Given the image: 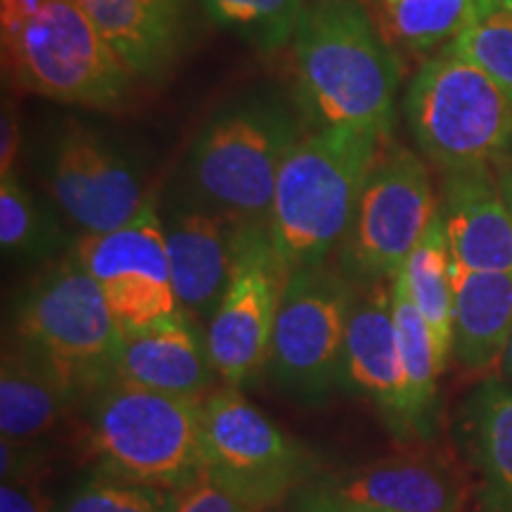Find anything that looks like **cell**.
Listing matches in <instances>:
<instances>
[{
    "label": "cell",
    "instance_id": "6da1fadb",
    "mask_svg": "<svg viewBox=\"0 0 512 512\" xmlns=\"http://www.w3.org/2000/svg\"><path fill=\"white\" fill-rule=\"evenodd\" d=\"M294 43V102L309 131L354 128L389 138L401 62L363 0H306Z\"/></svg>",
    "mask_w": 512,
    "mask_h": 512
},
{
    "label": "cell",
    "instance_id": "7a4b0ae2",
    "mask_svg": "<svg viewBox=\"0 0 512 512\" xmlns=\"http://www.w3.org/2000/svg\"><path fill=\"white\" fill-rule=\"evenodd\" d=\"M302 126V114L273 88L238 95L192 140L178 192L242 228L268 230L275 183Z\"/></svg>",
    "mask_w": 512,
    "mask_h": 512
},
{
    "label": "cell",
    "instance_id": "3957f363",
    "mask_svg": "<svg viewBox=\"0 0 512 512\" xmlns=\"http://www.w3.org/2000/svg\"><path fill=\"white\" fill-rule=\"evenodd\" d=\"M389 138L354 128L309 131L292 147L275 183L273 249L287 273L328 264L354 216L358 195Z\"/></svg>",
    "mask_w": 512,
    "mask_h": 512
},
{
    "label": "cell",
    "instance_id": "277c9868",
    "mask_svg": "<svg viewBox=\"0 0 512 512\" xmlns=\"http://www.w3.org/2000/svg\"><path fill=\"white\" fill-rule=\"evenodd\" d=\"M83 406V446L95 475L169 491L204 475L202 401L112 380Z\"/></svg>",
    "mask_w": 512,
    "mask_h": 512
},
{
    "label": "cell",
    "instance_id": "5b68a950",
    "mask_svg": "<svg viewBox=\"0 0 512 512\" xmlns=\"http://www.w3.org/2000/svg\"><path fill=\"white\" fill-rule=\"evenodd\" d=\"M10 342L43 363L83 406L114 380L121 330L100 285L69 252L19 294Z\"/></svg>",
    "mask_w": 512,
    "mask_h": 512
},
{
    "label": "cell",
    "instance_id": "8992f818",
    "mask_svg": "<svg viewBox=\"0 0 512 512\" xmlns=\"http://www.w3.org/2000/svg\"><path fill=\"white\" fill-rule=\"evenodd\" d=\"M406 119L422 155L441 171L496 166L512 157V102L451 46L415 72Z\"/></svg>",
    "mask_w": 512,
    "mask_h": 512
},
{
    "label": "cell",
    "instance_id": "52a82bcc",
    "mask_svg": "<svg viewBox=\"0 0 512 512\" xmlns=\"http://www.w3.org/2000/svg\"><path fill=\"white\" fill-rule=\"evenodd\" d=\"M3 53L19 88L62 105L119 110L131 95L133 74L79 0H46L3 34Z\"/></svg>",
    "mask_w": 512,
    "mask_h": 512
},
{
    "label": "cell",
    "instance_id": "ba28073f",
    "mask_svg": "<svg viewBox=\"0 0 512 512\" xmlns=\"http://www.w3.org/2000/svg\"><path fill=\"white\" fill-rule=\"evenodd\" d=\"M356 285L337 266L287 273L264 373L280 394L320 408L342 392V349Z\"/></svg>",
    "mask_w": 512,
    "mask_h": 512
},
{
    "label": "cell",
    "instance_id": "9c48e42d",
    "mask_svg": "<svg viewBox=\"0 0 512 512\" xmlns=\"http://www.w3.org/2000/svg\"><path fill=\"white\" fill-rule=\"evenodd\" d=\"M202 444L204 472L254 512L287 503L320 472L316 453L228 384L202 401Z\"/></svg>",
    "mask_w": 512,
    "mask_h": 512
},
{
    "label": "cell",
    "instance_id": "30bf717a",
    "mask_svg": "<svg viewBox=\"0 0 512 512\" xmlns=\"http://www.w3.org/2000/svg\"><path fill=\"white\" fill-rule=\"evenodd\" d=\"M437 211L425 162L406 147L384 145L335 254L337 268L351 283H392Z\"/></svg>",
    "mask_w": 512,
    "mask_h": 512
},
{
    "label": "cell",
    "instance_id": "8fae6325",
    "mask_svg": "<svg viewBox=\"0 0 512 512\" xmlns=\"http://www.w3.org/2000/svg\"><path fill=\"white\" fill-rule=\"evenodd\" d=\"M467 479L432 444L320 470L287 498V512H463Z\"/></svg>",
    "mask_w": 512,
    "mask_h": 512
},
{
    "label": "cell",
    "instance_id": "7c38bea8",
    "mask_svg": "<svg viewBox=\"0 0 512 512\" xmlns=\"http://www.w3.org/2000/svg\"><path fill=\"white\" fill-rule=\"evenodd\" d=\"M41 174L57 211L79 235L126 226L155 200L133 159L76 119H64L43 145Z\"/></svg>",
    "mask_w": 512,
    "mask_h": 512
},
{
    "label": "cell",
    "instance_id": "4fadbf2b",
    "mask_svg": "<svg viewBox=\"0 0 512 512\" xmlns=\"http://www.w3.org/2000/svg\"><path fill=\"white\" fill-rule=\"evenodd\" d=\"M72 252L100 285L121 335L150 328L178 311L164 223L155 200L126 226L79 235Z\"/></svg>",
    "mask_w": 512,
    "mask_h": 512
},
{
    "label": "cell",
    "instance_id": "5bb4252c",
    "mask_svg": "<svg viewBox=\"0 0 512 512\" xmlns=\"http://www.w3.org/2000/svg\"><path fill=\"white\" fill-rule=\"evenodd\" d=\"M285 280L268 230H249L226 294L204 330L211 363L228 387L242 389L264 373Z\"/></svg>",
    "mask_w": 512,
    "mask_h": 512
},
{
    "label": "cell",
    "instance_id": "9a60e30c",
    "mask_svg": "<svg viewBox=\"0 0 512 512\" xmlns=\"http://www.w3.org/2000/svg\"><path fill=\"white\" fill-rule=\"evenodd\" d=\"M347 318L339 387L363 399L399 446H413L406 418V392L394 323V280L354 283Z\"/></svg>",
    "mask_w": 512,
    "mask_h": 512
},
{
    "label": "cell",
    "instance_id": "2e32d148",
    "mask_svg": "<svg viewBox=\"0 0 512 512\" xmlns=\"http://www.w3.org/2000/svg\"><path fill=\"white\" fill-rule=\"evenodd\" d=\"M162 223L178 309L207 330L233 278L247 233L256 228H242L188 200L183 192L166 204Z\"/></svg>",
    "mask_w": 512,
    "mask_h": 512
},
{
    "label": "cell",
    "instance_id": "e0dca14e",
    "mask_svg": "<svg viewBox=\"0 0 512 512\" xmlns=\"http://www.w3.org/2000/svg\"><path fill=\"white\" fill-rule=\"evenodd\" d=\"M114 380L188 401H204L223 384L204 328L181 309L150 328L121 335Z\"/></svg>",
    "mask_w": 512,
    "mask_h": 512
},
{
    "label": "cell",
    "instance_id": "ac0fdd59",
    "mask_svg": "<svg viewBox=\"0 0 512 512\" xmlns=\"http://www.w3.org/2000/svg\"><path fill=\"white\" fill-rule=\"evenodd\" d=\"M439 216L453 261L475 271H512V214L491 166L444 171Z\"/></svg>",
    "mask_w": 512,
    "mask_h": 512
},
{
    "label": "cell",
    "instance_id": "d6986e66",
    "mask_svg": "<svg viewBox=\"0 0 512 512\" xmlns=\"http://www.w3.org/2000/svg\"><path fill=\"white\" fill-rule=\"evenodd\" d=\"M83 10L133 76L169 79L188 38L185 0H86Z\"/></svg>",
    "mask_w": 512,
    "mask_h": 512
},
{
    "label": "cell",
    "instance_id": "ffe728a7",
    "mask_svg": "<svg viewBox=\"0 0 512 512\" xmlns=\"http://www.w3.org/2000/svg\"><path fill=\"white\" fill-rule=\"evenodd\" d=\"M456 439L475 475L479 512H512V382L489 375L465 396Z\"/></svg>",
    "mask_w": 512,
    "mask_h": 512
},
{
    "label": "cell",
    "instance_id": "44dd1931",
    "mask_svg": "<svg viewBox=\"0 0 512 512\" xmlns=\"http://www.w3.org/2000/svg\"><path fill=\"white\" fill-rule=\"evenodd\" d=\"M453 358L467 373L496 375L512 337V271L453 261Z\"/></svg>",
    "mask_w": 512,
    "mask_h": 512
},
{
    "label": "cell",
    "instance_id": "7402d4cb",
    "mask_svg": "<svg viewBox=\"0 0 512 512\" xmlns=\"http://www.w3.org/2000/svg\"><path fill=\"white\" fill-rule=\"evenodd\" d=\"M81 403L34 356L5 342L0 363V437L48 441Z\"/></svg>",
    "mask_w": 512,
    "mask_h": 512
},
{
    "label": "cell",
    "instance_id": "603a6c76",
    "mask_svg": "<svg viewBox=\"0 0 512 512\" xmlns=\"http://www.w3.org/2000/svg\"><path fill=\"white\" fill-rule=\"evenodd\" d=\"M394 323L406 392V418L413 444H432L439 427V361L437 342L415 306L406 280L394 278Z\"/></svg>",
    "mask_w": 512,
    "mask_h": 512
},
{
    "label": "cell",
    "instance_id": "cb8c5ba5",
    "mask_svg": "<svg viewBox=\"0 0 512 512\" xmlns=\"http://www.w3.org/2000/svg\"><path fill=\"white\" fill-rule=\"evenodd\" d=\"M453 254L439 211L401 268L415 306L430 325L441 366L453 358Z\"/></svg>",
    "mask_w": 512,
    "mask_h": 512
},
{
    "label": "cell",
    "instance_id": "d4e9b609",
    "mask_svg": "<svg viewBox=\"0 0 512 512\" xmlns=\"http://www.w3.org/2000/svg\"><path fill=\"white\" fill-rule=\"evenodd\" d=\"M0 245L3 254L24 261H55L67 247L60 219L17 174L0 178Z\"/></svg>",
    "mask_w": 512,
    "mask_h": 512
},
{
    "label": "cell",
    "instance_id": "484cf974",
    "mask_svg": "<svg viewBox=\"0 0 512 512\" xmlns=\"http://www.w3.org/2000/svg\"><path fill=\"white\" fill-rule=\"evenodd\" d=\"M216 27L273 53L292 41L306 0H197Z\"/></svg>",
    "mask_w": 512,
    "mask_h": 512
},
{
    "label": "cell",
    "instance_id": "4316f807",
    "mask_svg": "<svg viewBox=\"0 0 512 512\" xmlns=\"http://www.w3.org/2000/svg\"><path fill=\"white\" fill-rule=\"evenodd\" d=\"M448 46L489 74L512 102V8L505 0H475L465 29Z\"/></svg>",
    "mask_w": 512,
    "mask_h": 512
},
{
    "label": "cell",
    "instance_id": "83f0119b",
    "mask_svg": "<svg viewBox=\"0 0 512 512\" xmlns=\"http://www.w3.org/2000/svg\"><path fill=\"white\" fill-rule=\"evenodd\" d=\"M475 8V0H384L394 36L415 53L448 46Z\"/></svg>",
    "mask_w": 512,
    "mask_h": 512
},
{
    "label": "cell",
    "instance_id": "f1b7e54d",
    "mask_svg": "<svg viewBox=\"0 0 512 512\" xmlns=\"http://www.w3.org/2000/svg\"><path fill=\"white\" fill-rule=\"evenodd\" d=\"M181 491L93 475L76 484L55 512H174Z\"/></svg>",
    "mask_w": 512,
    "mask_h": 512
},
{
    "label": "cell",
    "instance_id": "f546056e",
    "mask_svg": "<svg viewBox=\"0 0 512 512\" xmlns=\"http://www.w3.org/2000/svg\"><path fill=\"white\" fill-rule=\"evenodd\" d=\"M174 512H254L238 496H233L226 486L214 477L200 475L190 486H185L178 498Z\"/></svg>",
    "mask_w": 512,
    "mask_h": 512
},
{
    "label": "cell",
    "instance_id": "4dcf8cb0",
    "mask_svg": "<svg viewBox=\"0 0 512 512\" xmlns=\"http://www.w3.org/2000/svg\"><path fill=\"white\" fill-rule=\"evenodd\" d=\"M46 460L48 441L0 439V472H3V482L41 479Z\"/></svg>",
    "mask_w": 512,
    "mask_h": 512
},
{
    "label": "cell",
    "instance_id": "1f68e13d",
    "mask_svg": "<svg viewBox=\"0 0 512 512\" xmlns=\"http://www.w3.org/2000/svg\"><path fill=\"white\" fill-rule=\"evenodd\" d=\"M41 479L3 482L0 486V512H55Z\"/></svg>",
    "mask_w": 512,
    "mask_h": 512
},
{
    "label": "cell",
    "instance_id": "d6a6232c",
    "mask_svg": "<svg viewBox=\"0 0 512 512\" xmlns=\"http://www.w3.org/2000/svg\"><path fill=\"white\" fill-rule=\"evenodd\" d=\"M22 143V124H19V110L10 98L3 100V114H0V178L15 174V162Z\"/></svg>",
    "mask_w": 512,
    "mask_h": 512
},
{
    "label": "cell",
    "instance_id": "836d02e7",
    "mask_svg": "<svg viewBox=\"0 0 512 512\" xmlns=\"http://www.w3.org/2000/svg\"><path fill=\"white\" fill-rule=\"evenodd\" d=\"M46 0H0V24H3V34H10L17 27H22L34 12L41 10Z\"/></svg>",
    "mask_w": 512,
    "mask_h": 512
},
{
    "label": "cell",
    "instance_id": "e575fe53",
    "mask_svg": "<svg viewBox=\"0 0 512 512\" xmlns=\"http://www.w3.org/2000/svg\"><path fill=\"white\" fill-rule=\"evenodd\" d=\"M494 171H496L498 185H501L503 197H505V202H508L510 214H512V157L503 159V162H498Z\"/></svg>",
    "mask_w": 512,
    "mask_h": 512
},
{
    "label": "cell",
    "instance_id": "d590c367",
    "mask_svg": "<svg viewBox=\"0 0 512 512\" xmlns=\"http://www.w3.org/2000/svg\"><path fill=\"white\" fill-rule=\"evenodd\" d=\"M501 373L512 382V337H510V342H508V349H505V354H503Z\"/></svg>",
    "mask_w": 512,
    "mask_h": 512
},
{
    "label": "cell",
    "instance_id": "8d00e7d4",
    "mask_svg": "<svg viewBox=\"0 0 512 512\" xmlns=\"http://www.w3.org/2000/svg\"><path fill=\"white\" fill-rule=\"evenodd\" d=\"M505 3H508V5H510V8H512V0H505Z\"/></svg>",
    "mask_w": 512,
    "mask_h": 512
},
{
    "label": "cell",
    "instance_id": "74e56055",
    "mask_svg": "<svg viewBox=\"0 0 512 512\" xmlns=\"http://www.w3.org/2000/svg\"><path fill=\"white\" fill-rule=\"evenodd\" d=\"M79 3H86V0H79Z\"/></svg>",
    "mask_w": 512,
    "mask_h": 512
}]
</instances>
